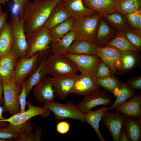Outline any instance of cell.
Segmentation results:
<instances>
[{
    "instance_id": "1",
    "label": "cell",
    "mask_w": 141,
    "mask_h": 141,
    "mask_svg": "<svg viewBox=\"0 0 141 141\" xmlns=\"http://www.w3.org/2000/svg\"><path fill=\"white\" fill-rule=\"evenodd\" d=\"M61 0H34L26 6L22 19L26 34L33 33L43 26L51 12Z\"/></svg>"
},
{
    "instance_id": "2",
    "label": "cell",
    "mask_w": 141,
    "mask_h": 141,
    "mask_svg": "<svg viewBox=\"0 0 141 141\" xmlns=\"http://www.w3.org/2000/svg\"><path fill=\"white\" fill-rule=\"evenodd\" d=\"M51 54L50 48L37 53L29 58L23 57L17 62L14 70L13 80L15 83L22 87L26 78L38 67L43 60Z\"/></svg>"
},
{
    "instance_id": "3",
    "label": "cell",
    "mask_w": 141,
    "mask_h": 141,
    "mask_svg": "<svg viewBox=\"0 0 141 141\" xmlns=\"http://www.w3.org/2000/svg\"><path fill=\"white\" fill-rule=\"evenodd\" d=\"M102 16L95 13L74 19L73 30L75 34V40L94 44L98 24Z\"/></svg>"
},
{
    "instance_id": "4",
    "label": "cell",
    "mask_w": 141,
    "mask_h": 141,
    "mask_svg": "<svg viewBox=\"0 0 141 141\" xmlns=\"http://www.w3.org/2000/svg\"><path fill=\"white\" fill-rule=\"evenodd\" d=\"M48 74L53 77L77 75L75 65L64 55L51 54L47 58Z\"/></svg>"
},
{
    "instance_id": "5",
    "label": "cell",
    "mask_w": 141,
    "mask_h": 141,
    "mask_svg": "<svg viewBox=\"0 0 141 141\" xmlns=\"http://www.w3.org/2000/svg\"><path fill=\"white\" fill-rule=\"evenodd\" d=\"M10 23L12 27L13 39L12 52L15 56L18 61L25 57L28 49L23 21L20 19L19 16L12 14Z\"/></svg>"
},
{
    "instance_id": "6",
    "label": "cell",
    "mask_w": 141,
    "mask_h": 141,
    "mask_svg": "<svg viewBox=\"0 0 141 141\" xmlns=\"http://www.w3.org/2000/svg\"><path fill=\"white\" fill-rule=\"evenodd\" d=\"M26 36L28 46L25 57L26 58H30L37 52L45 51L54 42L49 30L43 26L32 33L26 34Z\"/></svg>"
},
{
    "instance_id": "7",
    "label": "cell",
    "mask_w": 141,
    "mask_h": 141,
    "mask_svg": "<svg viewBox=\"0 0 141 141\" xmlns=\"http://www.w3.org/2000/svg\"><path fill=\"white\" fill-rule=\"evenodd\" d=\"M44 107L52 111L58 120L65 119H76L81 123L86 122L84 114L80 110L77 105L69 102L62 104L55 101L44 103Z\"/></svg>"
},
{
    "instance_id": "8",
    "label": "cell",
    "mask_w": 141,
    "mask_h": 141,
    "mask_svg": "<svg viewBox=\"0 0 141 141\" xmlns=\"http://www.w3.org/2000/svg\"><path fill=\"white\" fill-rule=\"evenodd\" d=\"M4 94L3 107L4 112H8L11 116L20 112L18 97L22 88L16 85L13 79L9 82L1 81Z\"/></svg>"
},
{
    "instance_id": "9",
    "label": "cell",
    "mask_w": 141,
    "mask_h": 141,
    "mask_svg": "<svg viewBox=\"0 0 141 141\" xmlns=\"http://www.w3.org/2000/svg\"><path fill=\"white\" fill-rule=\"evenodd\" d=\"M75 64L81 73L95 75L101 60L97 55L74 54L64 55Z\"/></svg>"
},
{
    "instance_id": "10",
    "label": "cell",
    "mask_w": 141,
    "mask_h": 141,
    "mask_svg": "<svg viewBox=\"0 0 141 141\" xmlns=\"http://www.w3.org/2000/svg\"><path fill=\"white\" fill-rule=\"evenodd\" d=\"M112 101L111 95L103 89H98L86 95L78 106L84 114L92 111L93 108L99 105H107L110 104Z\"/></svg>"
},
{
    "instance_id": "11",
    "label": "cell",
    "mask_w": 141,
    "mask_h": 141,
    "mask_svg": "<svg viewBox=\"0 0 141 141\" xmlns=\"http://www.w3.org/2000/svg\"><path fill=\"white\" fill-rule=\"evenodd\" d=\"M27 110L24 112L17 113L7 119L0 120V121H6L16 127H19L30 119L36 116L40 115L43 118H45L49 115L50 111L44 107L34 106L31 102L26 101Z\"/></svg>"
},
{
    "instance_id": "12",
    "label": "cell",
    "mask_w": 141,
    "mask_h": 141,
    "mask_svg": "<svg viewBox=\"0 0 141 141\" xmlns=\"http://www.w3.org/2000/svg\"><path fill=\"white\" fill-rule=\"evenodd\" d=\"M125 116L119 112H112L107 111L104 114L101 119L100 121L107 128L114 141H119L120 133Z\"/></svg>"
},
{
    "instance_id": "13",
    "label": "cell",
    "mask_w": 141,
    "mask_h": 141,
    "mask_svg": "<svg viewBox=\"0 0 141 141\" xmlns=\"http://www.w3.org/2000/svg\"><path fill=\"white\" fill-rule=\"evenodd\" d=\"M78 75L52 77L51 80L56 96L61 100L72 93Z\"/></svg>"
},
{
    "instance_id": "14",
    "label": "cell",
    "mask_w": 141,
    "mask_h": 141,
    "mask_svg": "<svg viewBox=\"0 0 141 141\" xmlns=\"http://www.w3.org/2000/svg\"><path fill=\"white\" fill-rule=\"evenodd\" d=\"M51 78L45 77L33 88L34 97L40 103L54 101L56 96Z\"/></svg>"
},
{
    "instance_id": "15",
    "label": "cell",
    "mask_w": 141,
    "mask_h": 141,
    "mask_svg": "<svg viewBox=\"0 0 141 141\" xmlns=\"http://www.w3.org/2000/svg\"><path fill=\"white\" fill-rule=\"evenodd\" d=\"M99 89L95 76L81 73L77 76L72 93L84 96Z\"/></svg>"
},
{
    "instance_id": "16",
    "label": "cell",
    "mask_w": 141,
    "mask_h": 141,
    "mask_svg": "<svg viewBox=\"0 0 141 141\" xmlns=\"http://www.w3.org/2000/svg\"><path fill=\"white\" fill-rule=\"evenodd\" d=\"M83 0H61L60 3L74 19L95 14L93 11L84 6Z\"/></svg>"
},
{
    "instance_id": "17",
    "label": "cell",
    "mask_w": 141,
    "mask_h": 141,
    "mask_svg": "<svg viewBox=\"0 0 141 141\" xmlns=\"http://www.w3.org/2000/svg\"><path fill=\"white\" fill-rule=\"evenodd\" d=\"M115 110L126 116L141 118V92L120 104Z\"/></svg>"
},
{
    "instance_id": "18",
    "label": "cell",
    "mask_w": 141,
    "mask_h": 141,
    "mask_svg": "<svg viewBox=\"0 0 141 141\" xmlns=\"http://www.w3.org/2000/svg\"><path fill=\"white\" fill-rule=\"evenodd\" d=\"M97 55L109 67L112 73L119 74L115 64L116 61L121 56V51L116 48L110 46H97Z\"/></svg>"
},
{
    "instance_id": "19",
    "label": "cell",
    "mask_w": 141,
    "mask_h": 141,
    "mask_svg": "<svg viewBox=\"0 0 141 141\" xmlns=\"http://www.w3.org/2000/svg\"><path fill=\"white\" fill-rule=\"evenodd\" d=\"M83 2L85 7L102 16L116 12L115 0H83Z\"/></svg>"
},
{
    "instance_id": "20",
    "label": "cell",
    "mask_w": 141,
    "mask_h": 141,
    "mask_svg": "<svg viewBox=\"0 0 141 141\" xmlns=\"http://www.w3.org/2000/svg\"><path fill=\"white\" fill-rule=\"evenodd\" d=\"M122 126L129 141L141 140V118L126 116Z\"/></svg>"
},
{
    "instance_id": "21",
    "label": "cell",
    "mask_w": 141,
    "mask_h": 141,
    "mask_svg": "<svg viewBox=\"0 0 141 141\" xmlns=\"http://www.w3.org/2000/svg\"><path fill=\"white\" fill-rule=\"evenodd\" d=\"M13 42L12 27L7 22L0 31V58L12 52Z\"/></svg>"
},
{
    "instance_id": "22",
    "label": "cell",
    "mask_w": 141,
    "mask_h": 141,
    "mask_svg": "<svg viewBox=\"0 0 141 141\" xmlns=\"http://www.w3.org/2000/svg\"><path fill=\"white\" fill-rule=\"evenodd\" d=\"M47 56L42 60L37 69L29 75L25 83L27 98L33 87L45 77L48 74L46 65Z\"/></svg>"
},
{
    "instance_id": "23",
    "label": "cell",
    "mask_w": 141,
    "mask_h": 141,
    "mask_svg": "<svg viewBox=\"0 0 141 141\" xmlns=\"http://www.w3.org/2000/svg\"><path fill=\"white\" fill-rule=\"evenodd\" d=\"M75 34L73 30L63 36L58 41L52 42L50 48L52 54L64 55L75 39Z\"/></svg>"
},
{
    "instance_id": "24",
    "label": "cell",
    "mask_w": 141,
    "mask_h": 141,
    "mask_svg": "<svg viewBox=\"0 0 141 141\" xmlns=\"http://www.w3.org/2000/svg\"><path fill=\"white\" fill-rule=\"evenodd\" d=\"M25 127V123L19 127H16L8 122L0 121V139L6 141H17Z\"/></svg>"
},
{
    "instance_id": "25",
    "label": "cell",
    "mask_w": 141,
    "mask_h": 141,
    "mask_svg": "<svg viewBox=\"0 0 141 141\" xmlns=\"http://www.w3.org/2000/svg\"><path fill=\"white\" fill-rule=\"evenodd\" d=\"M71 17L66 9L59 3L53 9L43 26L49 30Z\"/></svg>"
},
{
    "instance_id": "26",
    "label": "cell",
    "mask_w": 141,
    "mask_h": 141,
    "mask_svg": "<svg viewBox=\"0 0 141 141\" xmlns=\"http://www.w3.org/2000/svg\"><path fill=\"white\" fill-rule=\"evenodd\" d=\"M97 46L94 44L84 41L75 40L68 53L74 54L97 55Z\"/></svg>"
},
{
    "instance_id": "27",
    "label": "cell",
    "mask_w": 141,
    "mask_h": 141,
    "mask_svg": "<svg viewBox=\"0 0 141 141\" xmlns=\"http://www.w3.org/2000/svg\"><path fill=\"white\" fill-rule=\"evenodd\" d=\"M106 46L115 47L120 51H129L138 53L139 49L132 44L127 39L124 33L120 32L111 41L105 44Z\"/></svg>"
},
{
    "instance_id": "28",
    "label": "cell",
    "mask_w": 141,
    "mask_h": 141,
    "mask_svg": "<svg viewBox=\"0 0 141 141\" xmlns=\"http://www.w3.org/2000/svg\"><path fill=\"white\" fill-rule=\"evenodd\" d=\"M107 111L108 107L103 106L97 110L92 111L84 114L86 122L92 127L101 141H107L101 134L99 130V125L102 116Z\"/></svg>"
},
{
    "instance_id": "29",
    "label": "cell",
    "mask_w": 141,
    "mask_h": 141,
    "mask_svg": "<svg viewBox=\"0 0 141 141\" xmlns=\"http://www.w3.org/2000/svg\"><path fill=\"white\" fill-rule=\"evenodd\" d=\"M102 16L116 28L120 32L122 33L131 32L141 34V32L139 31L130 28L122 14L116 11Z\"/></svg>"
},
{
    "instance_id": "30",
    "label": "cell",
    "mask_w": 141,
    "mask_h": 141,
    "mask_svg": "<svg viewBox=\"0 0 141 141\" xmlns=\"http://www.w3.org/2000/svg\"><path fill=\"white\" fill-rule=\"evenodd\" d=\"M96 80L99 87H101L109 91L114 96L116 97L117 96L122 83L115 75L96 79Z\"/></svg>"
},
{
    "instance_id": "31",
    "label": "cell",
    "mask_w": 141,
    "mask_h": 141,
    "mask_svg": "<svg viewBox=\"0 0 141 141\" xmlns=\"http://www.w3.org/2000/svg\"><path fill=\"white\" fill-rule=\"evenodd\" d=\"M74 19L70 17L49 30L50 35L54 40L58 41L63 36L73 29Z\"/></svg>"
},
{
    "instance_id": "32",
    "label": "cell",
    "mask_w": 141,
    "mask_h": 141,
    "mask_svg": "<svg viewBox=\"0 0 141 141\" xmlns=\"http://www.w3.org/2000/svg\"><path fill=\"white\" fill-rule=\"evenodd\" d=\"M116 11L126 15L140 8L141 0H115Z\"/></svg>"
},
{
    "instance_id": "33",
    "label": "cell",
    "mask_w": 141,
    "mask_h": 141,
    "mask_svg": "<svg viewBox=\"0 0 141 141\" xmlns=\"http://www.w3.org/2000/svg\"><path fill=\"white\" fill-rule=\"evenodd\" d=\"M134 90L127 83H122L120 89L119 93L114 103L108 107V111L115 109L120 104L130 99L135 95Z\"/></svg>"
},
{
    "instance_id": "34",
    "label": "cell",
    "mask_w": 141,
    "mask_h": 141,
    "mask_svg": "<svg viewBox=\"0 0 141 141\" xmlns=\"http://www.w3.org/2000/svg\"><path fill=\"white\" fill-rule=\"evenodd\" d=\"M137 54L131 51H121L120 57L121 63L119 70L120 73H125L135 66L138 61Z\"/></svg>"
},
{
    "instance_id": "35",
    "label": "cell",
    "mask_w": 141,
    "mask_h": 141,
    "mask_svg": "<svg viewBox=\"0 0 141 141\" xmlns=\"http://www.w3.org/2000/svg\"><path fill=\"white\" fill-rule=\"evenodd\" d=\"M99 22L98 28L96 33L94 44L96 46L106 43V40L111 32L110 27L103 20L101 19Z\"/></svg>"
},
{
    "instance_id": "36",
    "label": "cell",
    "mask_w": 141,
    "mask_h": 141,
    "mask_svg": "<svg viewBox=\"0 0 141 141\" xmlns=\"http://www.w3.org/2000/svg\"><path fill=\"white\" fill-rule=\"evenodd\" d=\"M32 130L29 120L25 123L24 129L17 141H36L35 135L34 133H33Z\"/></svg>"
},
{
    "instance_id": "37",
    "label": "cell",
    "mask_w": 141,
    "mask_h": 141,
    "mask_svg": "<svg viewBox=\"0 0 141 141\" xmlns=\"http://www.w3.org/2000/svg\"><path fill=\"white\" fill-rule=\"evenodd\" d=\"M17 62L16 57L12 52L0 58V65L12 70H14Z\"/></svg>"
},
{
    "instance_id": "38",
    "label": "cell",
    "mask_w": 141,
    "mask_h": 141,
    "mask_svg": "<svg viewBox=\"0 0 141 141\" xmlns=\"http://www.w3.org/2000/svg\"><path fill=\"white\" fill-rule=\"evenodd\" d=\"M113 75L109 67L101 60L95 75L96 78H101Z\"/></svg>"
},
{
    "instance_id": "39",
    "label": "cell",
    "mask_w": 141,
    "mask_h": 141,
    "mask_svg": "<svg viewBox=\"0 0 141 141\" xmlns=\"http://www.w3.org/2000/svg\"><path fill=\"white\" fill-rule=\"evenodd\" d=\"M128 40L135 46L141 49V34L131 32L123 33Z\"/></svg>"
},
{
    "instance_id": "40",
    "label": "cell",
    "mask_w": 141,
    "mask_h": 141,
    "mask_svg": "<svg viewBox=\"0 0 141 141\" xmlns=\"http://www.w3.org/2000/svg\"><path fill=\"white\" fill-rule=\"evenodd\" d=\"M14 70L0 65V80L6 82L11 81L13 79Z\"/></svg>"
},
{
    "instance_id": "41",
    "label": "cell",
    "mask_w": 141,
    "mask_h": 141,
    "mask_svg": "<svg viewBox=\"0 0 141 141\" xmlns=\"http://www.w3.org/2000/svg\"><path fill=\"white\" fill-rule=\"evenodd\" d=\"M25 83L23 85L22 90L18 97V101L20 107V112L21 113L24 112L25 111V107L26 105V99L27 95Z\"/></svg>"
},
{
    "instance_id": "42",
    "label": "cell",
    "mask_w": 141,
    "mask_h": 141,
    "mask_svg": "<svg viewBox=\"0 0 141 141\" xmlns=\"http://www.w3.org/2000/svg\"><path fill=\"white\" fill-rule=\"evenodd\" d=\"M70 127V125L69 122L65 121H62L57 124L56 130L58 133L65 134L69 131Z\"/></svg>"
},
{
    "instance_id": "43",
    "label": "cell",
    "mask_w": 141,
    "mask_h": 141,
    "mask_svg": "<svg viewBox=\"0 0 141 141\" xmlns=\"http://www.w3.org/2000/svg\"><path fill=\"white\" fill-rule=\"evenodd\" d=\"M139 9L136 11L129 13L126 15L127 20L132 26L134 29L138 31L137 26V20Z\"/></svg>"
},
{
    "instance_id": "44",
    "label": "cell",
    "mask_w": 141,
    "mask_h": 141,
    "mask_svg": "<svg viewBox=\"0 0 141 141\" xmlns=\"http://www.w3.org/2000/svg\"><path fill=\"white\" fill-rule=\"evenodd\" d=\"M13 0L15 5L18 7L20 19H22L25 9L30 0Z\"/></svg>"
},
{
    "instance_id": "45",
    "label": "cell",
    "mask_w": 141,
    "mask_h": 141,
    "mask_svg": "<svg viewBox=\"0 0 141 141\" xmlns=\"http://www.w3.org/2000/svg\"><path fill=\"white\" fill-rule=\"evenodd\" d=\"M127 83L134 89L141 90V77L140 75L129 79Z\"/></svg>"
},
{
    "instance_id": "46",
    "label": "cell",
    "mask_w": 141,
    "mask_h": 141,
    "mask_svg": "<svg viewBox=\"0 0 141 141\" xmlns=\"http://www.w3.org/2000/svg\"><path fill=\"white\" fill-rule=\"evenodd\" d=\"M7 14L6 12L2 13L0 15V31L7 22Z\"/></svg>"
},
{
    "instance_id": "47",
    "label": "cell",
    "mask_w": 141,
    "mask_h": 141,
    "mask_svg": "<svg viewBox=\"0 0 141 141\" xmlns=\"http://www.w3.org/2000/svg\"><path fill=\"white\" fill-rule=\"evenodd\" d=\"M119 141H129L126 133L123 126L120 133Z\"/></svg>"
},
{
    "instance_id": "48",
    "label": "cell",
    "mask_w": 141,
    "mask_h": 141,
    "mask_svg": "<svg viewBox=\"0 0 141 141\" xmlns=\"http://www.w3.org/2000/svg\"><path fill=\"white\" fill-rule=\"evenodd\" d=\"M42 128L41 127H38L34 130L36 141H40L41 140Z\"/></svg>"
},
{
    "instance_id": "49",
    "label": "cell",
    "mask_w": 141,
    "mask_h": 141,
    "mask_svg": "<svg viewBox=\"0 0 141 141\" xmlns=\"http://www.w3.org/2000/svg\"><path fill=\"white\" fill-rule=\"evenodd\" d=\"M137 26L138 31L141 32V9H139L138 14Z\"/></svg>"
},
{
    "instance_id": "50",
    "label": "cell",
    "mask_w": 141,
    "mask_h": 141,
    "mask_svg": "<svg viewBox=\"0 0 141 141\" xmlns=\"http://www.w3.org/2000/svg\"><path fill=\"white\" fill-rule=\"evenodd\" d=\"M3 88L2 86L0 80V105L3 106L4 104V100L2 96Z\"/></svg>"
},
{
    "instance_id": "51",
    "label": "cell",
    "mask_w": 141,
    "mask_h": 141,
    "mask_svg": "<svg viewBox=\"0 0 141 141\" xmlns=\"http://www.w3.org/2000/svg\"><path fill=\"white\" fill-rule=\"evenodd\" d=\"M4 112L3 106L0 105V120L4 119L2 116V114Z\"/></svg>"
},
{
    "instance_id": "52",
    "label": "cell",
    "mask_w": 141,
    "mask_h": 141,
    "mask_svg": "<svg viewBox=\"0 0 141 141\" xmlns=\"http://www.w3.org/2000/svg\"><path fill=\"white\" fill-rule=\"evenodd\" d=\"M2 2V4H5L6 3L9 1V0H0Z\"/></svg>"
},
{
    "instance_id": "53",
    "label": "cell",
    "mask_w": 141,
    "mask_h": 141,
    "mask_svg": "<svg viewBox=\"0 0 141 141\" xmlns=\"http://www.w3.org/2000/svg\"><path fill=\"white\" fill-rule=\"evenodd\" d=\"M2 4V2L0 0V15H1L2 13V11L1 9V4Z\"/></svg>"
},
{
    "instance_id": "54",
    "label": "cell",
    "mask_w": 141,
    "mask_h": 141,
    "mask_svg": "<svg viewBox=\"0 0 141 141\" xmlns=\"http://www.w3.org/2000/svg\"><path fill=\"white\" fill-rule=\"evenodd\" d=\"M0 141H6L5 140L0 139Z\"/></svg>"
}]
</instances>
